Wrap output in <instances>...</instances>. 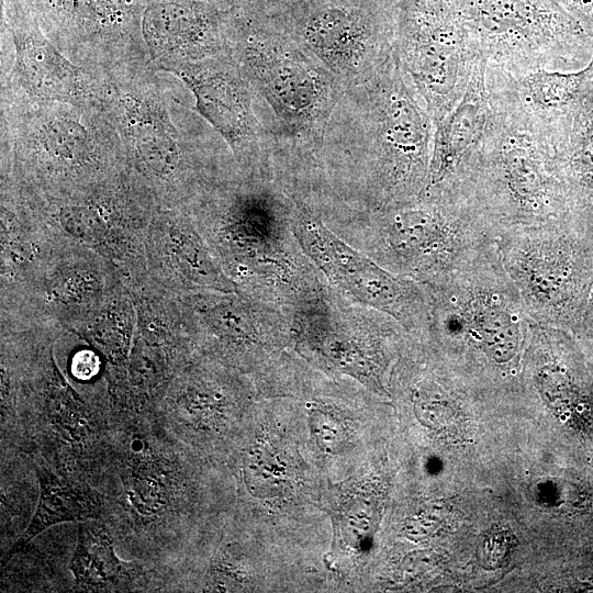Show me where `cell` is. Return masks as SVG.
Returning a JSON list of instances; mask_svg holds the SVG:
<instances>
[{"instance_id":"obj_1","label":"cell","mask_w":593,"mask_h":593,"mask_svg":"<svg viewBox=\"0 0 593 593\" xmlns=\"http://www.w3.org/2000/svg\"><path fill=\"white\" fill-rule=\"evenodd\" d=\"M435 124L395 52L345 89L314 166L294 191L309 205L368 210L406 203L426 187Z\"/></svg>"},{"instance_id":"obj_2","label":"cell","mask_w":593,"mask_h":593,"mask_svg":"<svg viewBox=\"0 0 593 593\" xmlns=\"http://www.w3.org/2000/svg\"><path fill=\"white\" fill-rule=\"evenodd\" d=\"M184 211L239 292L288 310L326 286L294 233V194L276 179L236 170Z\"/></svg>"},{"instance_id":"obj_3","label":"cell","mask_w":593,"mask_h":593,"mask_svg":"<svg viewBox=\"0 0 593 593\" xmlns=\"http://www.w3.org/2000/svg\"><path fill=\"white\" fill-rule=\"evenodd\" d=\"M485 79L488 119L454 191L480 210L496 235L577 221L549 131L523 103L510 75L486 65Z\"/></svg>"},{"instance_id":"obj_4","label":"cell","mask_w":593,"mask_h":593,"mask_svg":"<svg viewBox=\"0 0 593 593\" xmlns=\"http://www.w3.org/2000/svg\"><path fill=\"white\" fill-rule=\"evenodd\" d=\"M158 72L149 65L104 79L103 108L126 168L161 208L186 210L238 168L222 137L168 90Z\"/></svg>"},{"instance_id":"obj_5","label":"cell","mask_w":593,"mask_h":593,"mask_svg":"<svg viewBox=\"0 0 593 593\" xmlns=\"http://www.w3.org/2000/svg\"><path fill=\"white\" fill-rule=\"evenodd\" d=\"M273 138L275 179L299 188L311 172L345 88L284 29L248 9L228 10V51Z\"/></svg>"},{"instance_id":"obj_6","label":"cell","mask_w":593,"mask_h":593,"mask_svg":"<svg viewBox=\"0 0 593 593\" xmlns=\"http://www.w3.org/2000/svg\"><path fill=\"white\" fill-rule=\"evenodd\" d=\"M343 239L389 271L436 283L494 246L496 233L466 197L424 192L401 204L350 210L312 208Z\"/></svg>"},{"instance_id":"obj_7","label":"cell","mask_w":593,"mask_h":593,"mask_svg":"<svg viewBox=\"0 0 593 593\" xmlns=\"http://www.w3.org/2000/svg\"><path fill=\"white\" fill-rule=\"evenodd\" d=\"M153 414L118 412L98 481L108 503L107 525L136 552L172 560L187 513L186 454ZM97 485V488H98Z\"/></svg>"},{"instance_id":"obj_8","label":"cell","mask_w":593,"mask_h":593,"mask_svg":"<svg viewBox=\"0 0 593 593\" xmlns=\"http://www.w3.org/2000/svg\"><path fill=\"white\" fill-rule=\"evenodd\" d=\"M126 169L104 108L1 102V174L35 194L66 198Z\"/></svg>"},{"instance_id":"obj_9","label":"cell","mask_w":593,"mask_h":593,"mask_svg":"<svg viewBox=\"0 0 593 593\" xmlns=\"http://www.w3.org/2000/svg\"><path fill=\"white\" fill-rule=\"evenodd\" d=\"M422 286L429 300L428 339L435 347L500 376L515 372L533 320L495 245L449 277Z\"/></svg>"},{"instance_id":"obj_10","label":"cell","mask_w":593,"mask_h":593,"mask_svg":"<svg viewBox=\"0 0 593 593\" xmlns=\"http://www.w3.org/2000/svg\"><path fill=\"white\" fill-rule=\"evenodd\" d=\"M499 259L530 318L573 334L593 290V237L574 220L495 236Z\"/></svg>"},{"instance_id":"obj_11","label":"cell","mask_w":593,"mask_h":593,"mask_svg":"<svg viewBox=\"0 0 593 593\" xmlns=\"http://www.w3.org/2000/svg\"><path fill=\"white\" fill-rule=\"evenodd\" d=\"M486 65L512 77L577 70L593 55V38L557 0H452Z\"/></svg>"},{"instance_id":"obj_12","label":"cell","mask_w":593,"mask_h":593,"mask_svg":"<svg viewBox=\"0 0 593 593\" xmlns=\"http://www.w3.org/2000/svg\"><path fill=\"white\" fill-rule=\"evenodd\" d=\"M284 311L298 354L376 392L384 391L388 368L412 336L390 315L354 303L328 284Z\"/></svg>"},{"instance_id":"obj_13","label":"cell","mask_w":593,"mask_h":593,"mask_svg":"<svg viewBox=\"0 0 593 593\" xmlns=\"http://www.w3.org/2000/svg\"><path fill=\"white\" fill-rule=\"evenodd\" d=\"M394 52L434 124L460 101L483 59L452 0H393Z\"/></svg>"},{"instance_id":"obj_14","label":"cell","mask_w":593,"mask_h":593,"mask_svg":"<svg viewBox=\"0 0 593 593\" xmlns=\"http://www.w3.org/2000/svg\"><path fill=\"white\" fill-rule=\"evenodd\" d=\"M32 193L56 227L114 264L123 279L148 275L146 237L161 206L128 169L66 198L46 199Z\"/></svg>"},{"instance_id":"obj_15","label":"cell","mask_w":593,"mask_h":593,"mask_svg":"<svg viewBox=\"0 0 593 593\" xmlns=\"http://www.w3.org/2000/svg\"><path fill=\"white\" fill-rule=\"evenodd\" d=\"M194 353L253 379L293 348L284 310L239 291L179 295Z\"/></svg>"},{"instance_id":"obj_16","label":"cell","mask_w":593,"mask_h":593,"mask_svg":"<svg viewBox=\"0 0 593 593\" xmlns=\"http://www.w3.org/2000/svg\"><path fill=\"white\" fill-rule=\"evenodd\" d=\"M294 198V233L327 284L354 303L390 315L412 336L428 338L429 300L424 287L383 268L337 235L304 200Z\"/></svg>"},{"instance_id":"obj_17","label":"cell","mask_w":593,"mask_h":593,"mask_svg":"<svg viewBox=\"0 0 593 593\" xmlns=\"http://www.w3.org/2000/svg\"><path fill=\"white\" fill-rule=\"evenodd\" d=\"M74 64L107 79L149 66L143 0H18Z\"/></svg>"},{"instance_id":"obj_18","label":"cell","mask_w":593,"mask_h":593,"mask_svg":"<svg viewBox=\"0 0 593 593\" xmlns=\"http://www.w3.org/2000/svg\"><path fill=\"white\" fill-rule=\"evenodd\" d=\"M172 74L191 92L192 109L222 137L240 174L275 179L273 138L259 119L254 93L228 53L175 64Z\"/></svg>"},{"instance_id":"obj_19","label":"cell","mask_w":593,"mask_h":593,"mask_svg":"<svg viewBox=\"0 0 593 593\" xmlns=\"http://www.w3.org/2000/svg\"><path fill=\"white\" fill-rule=\"evenodd\" d=\"M284 29L345 89L369 80L394 54L393 0L373 8L318 3Z\"/></svg>"},{"instance_id":"obj_20","label":"cell","mask_w":593,"mask_h":593,"mask_svg":"<svg viewBox=\"0 0 593 593\" xmlns=\"http://www.w3.org/2000/svg\"><path fill=\"white\" fill-rule=\"evenodd\" d=\"M1 35L12 47L1 67V102H66L103 108L104 79L68 59L18 0H1Z\"/></svg>"},{"instance_id":"obj_21","label":"cell","mask_w":593,"mask_h":593,"mask_svg":"<svg viewBox=\"0 0 593 593\" xmlns=\"http://www.w3.org/2000/svg\"><path fill=\"white\" fill-rule=\"evenodd\" d=\"M124 287L114 264L64 235L23 310L4 314L74 328L97 314Z\"/></svg>"},{"instance_id":"obj_22","label":"cell","mask_w":593,"mask_h":593,"mask_svg":"<svg viewBox=\"0 0 593 593\" xmlns=\"http://www.w3.org/2000/svg\"><path fill=\"white\" fill-rule=\"evenodd\" d=\"M251 377L198 354L175 376L153 415L181 445L195 434L216 432L253 396Z\"/></svg>"},{"instance_id":"obj_23","label":"cell","mask_w":593,"mask_h":593,"mask_svg":"<svg viewBox=\"0 0 593 593\" xmlns=\"http://www.w3.org/2000/svg\"><path fill=\"white\" fill-rule=\"evenodd\" d=\"M0 313L15 314L29 302L46 262L64 237L35 195L1 174Z\"/></svg>"},{"instance_id":"obj_24","label":"cell","mask_w":593,"mask_h":593,"mask_svg":"<svg viewBox=\"0 0 593 593\" xmlns=\"http://www.w3.org/2000/svg\"><path fill=\"white\" fill-rule=\"evenodd\" d=\"M141 26L152 67L159 72L228 51V10L214 0H143Z\"/></svg>"},{"instance_id":"obj_25","label":"cell","mask_w":593,"mask_h":593,"mask_svg":"<svg viewBox=\"0 0 593 593\" xmlns=\"http://www.w3.org/2000/svg\"><path fill=\"white\" fill-rule=\"evenodd\" d=\"M145 260L149 278L176 295L238 291L184 210H157L147 232Z\"/></svg>"},{"instance_id":"obj_26","label":"cell","mask_w":593,"mask_h":593,"mask_svg":"<svg viewBox=\"0 0 593 593\" xmlns=\"http://www.w3.org/2000/svg\"><path fill=\"white\" fill-rule=\"evenodd\" d=\"M485 72L486 61L483 57L460 101L435 125L424 192L451 191L455 188L488 119L489 93Z\"/></svg>"},{"instance_id":"obj_27","label":"cell","mask_w":593,"mask_h":593,"mask_svg":"<svg viewBox=\"0 0 593 593\" xmlns=\"http://www.w3.org/2000/svg\"><path fill=\"white\" fill-rule=\"evenodd\" d=\"M33 463L40 482L38 505L12 551L27 545L52 525L63 522L107 521L108 503L97 486L45 463Z\"/></svg>"},{"instance_id":"obj_28","label":"cell","mask_w":593,"mask_h":593,"mask_svg":"<svg viewBox=\"0 0 593 593\" xmlns=\"http://www.w3.org/2000/svg\"><path fill=\"white\" fill-rule=\"evenodd\" d=\"M512 79L523 103L557 137L566 132L578 105L593 90V55L581 69H542Z\"/></svg>"},{"instance_id":"obj_29","label":"cell","mask_w":593,"mask_h":593,"mask_svg":"<svg viewBox=\"0 0 593 593\" xmlns=\"http://www.w3.org/2000/svg\"><path fill=\"white\" fill-rule=\"evenodd\" d=\"M556 159L573 215L593 237V90L580 102L556 145Z\"/></svg>"},{"instance_id":"obj_30","label":"cell","mask_w":593,"mask_h":593,"mask_svg":"<svg viewBox=\"0 0 593 593\" xmlns=\"http://www.w3.org/2000/svg\"><path fill=\"white\" fill-rule=\"evenodd\" d=\"M69 569L77 586L89 592L135 590L142 571L115 555L114 536L107 523L100 519L79 524Z\"/></svg>"},{"instance_id":"obj_31","label":"cell","mask_w":593,"mask_h":593,"mask_svg":"<svg viewBox=\"0 0 593 593\" xmlns=\"http://www.w3.org/2000/svg\"><path fill=\"white\" fill-rule=\"evenodd\" d=\"M573 335L593 365V290L581 323L573 332Z\"/></svg>"},{"instance_id":"obj_32","label":"cell","mask_w":593,"mask_h":593,"mask_svg":"<svg viewBox=\"0 0 593 593\" xmlns=\"http://www.w3.org/2000/svg\"><path fill=\"white\" fill-rule=\"evenodd\" d=\"M593 38V0H557Z\"/></svg>"}]
</instances>
